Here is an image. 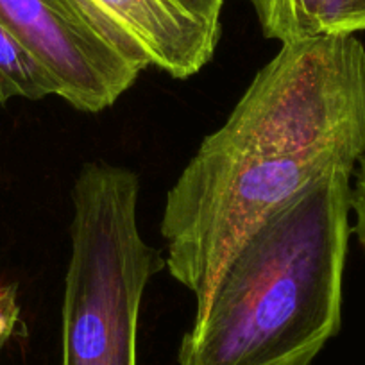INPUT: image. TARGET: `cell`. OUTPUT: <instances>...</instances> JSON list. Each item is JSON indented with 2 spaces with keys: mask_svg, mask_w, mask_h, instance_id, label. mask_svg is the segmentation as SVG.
Returning <instances> with one entry per match:
<instances>
[{
  "mask_svg": "<svg viewBox=\"0 0 365 365\" xmlns=\"http://www.w3.org/2000/svg\"><path fill=\"white\" fill-rule=\"evenodd\" d=\"M365 150V48L354 34L283 43L168 190L165 267L205 304L235 249L276 206Z\"/></svg>",
  "mask_w": 365,
  "mask_h": 365,
  "instance_id": "6da1fadb",
  "label": "cell"
},
{
  "mask_svg": "<svg viewBox=\"0 0 365 365\" xmlns=\"http://www.w3.org/2000/svg\"><path fill=\"white\" fill-rule=\"evenodd\" d=\"M351 170L331 168L272 210L224 263L179 365H310L342 324Z\"/></svg>",
  "mask_w": 365,
  "mask_h": 365,
  "instance_id": "7a4b0ae2",
  "label": "cell"
},
{
  "mask_svg": "<svg viewBox=\"0 0 365 365\" xmlns=\"http://www.w3.org/2000/svg\"><path fill=\"white\" fill-rule=\"evenodd\" d=\"M138 199L125 167L91 161L73 181L61 365H136L140 304L161 265L140 233Z\"/></svg>",
  "mask_w": 365,
  "mask_h": 365,
  "instance_id": "3957f363",
  "label": "cell"
},
{
  "mask_svg": "<svg viewBox=\"0 0 365 365\" xmlns=\"http://www.w3.org/2000/svg\"><path fill=\"white\" fill-rule=\"evenodd\" d=\"M0 26L15 34L77 111L101 113L136 83L149 63L79 0H0Z\"/></svg>",
  "mask_w": 365,
  "mask_h": 365,
  "instance_id": "277c9868",
  "label": "cell"
},
{
  "mask_svg": "<svg viewBox=\"0 0 365 365\" xmlns=\"http://www.w3.org/2000/svg\"><path fill=\"white\" fill-rule=\"evenodd\" d=\"M88 13L142 52L149 66L188 79L213 59L226 0H79Z\"/></svg>",
  "mask_w": 365,
  "mask_h": 365,
  "instance_id": "5b68a950",
  "label": "cell"
},
{
  "mask_svg": "<svg viewBox=\"0 0 365 365\" xmlns=\"http://www.w3.org/2000/svg\"><path fill=\"white\" fill-rule=\"evenodd\" d=\"M263 36L283 43L365 31V0H247Z\"/></svg>",
  "mask_w": 365,
  "mask_h": 365,
  "instance_id": "8992f818",
  "label": "cell"
},
{
  "mask_svg": "<svg viewBox=\"0 0 365 365\" xmlns=\"http://www.w3.org/2000/svg\"><path fill=\"white\" fill-rule=\"evenodd\" d=\"M59 97V84L47 66L4 26H0V106L13 99Z\"/></svg>",
  "mask_w": 365,
  "mask_h": 365,
  "instance_id": "52a82bcc",
  "label": "cell"
},
{
  "mask_svg": "<svg viewBox=\"0 0 365 365\" xmlns=\"http://www.w3.org/2000/svg\"><path fill=\"white\" fill-rule=\"evenodd\" d=\"M20 307L16 289L13 285H0V351L13 335L19 322Z\"/></svg>",
  "mask_w": 365,
  "mask_h": 365,
  "instance_id": "ba28073f",
  "label": "cell"
},
{
  "mask_svg": "<svg viewBox=\"0 0 365 365\" xmlns=\"http://www.w3.org/2000/svg\"><path fill=\"white\" fill-rule=\"evenodd\" d=\"M351 210L356 215L354 233H356L361 247L365 249V150L360 158V172H358L356 187L351 192Z\"/></svg>",
  "mask_w": 365,
  "mask_h": 365,
  "instance_id": "9c48e42d",
  "label": "cell"
}]
</instances>
